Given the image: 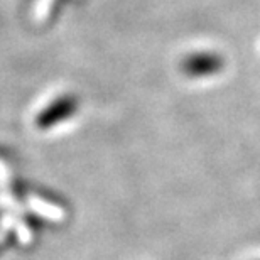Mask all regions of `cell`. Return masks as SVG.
<instances>
[{
	"label": "cell",
	"mask_w": 260,
	"mask_h": 260,
	"mask_svg": "<svg viewBox=\"0 0 260 260\" xmlns=\"http://www.w3.org/2000/svg\"><path fill=\"white\" fill-rule=\"evenodd\" d=\"M71 108H70V103L68 102H59V103H54L53 107L48 108L46 112H43L38 118V125L41 128L44 127H49L53 125V123H56L58 120H61V118H64L66 115H70Z\"/></svg>",
	"instance_id": "6da1fadb"
},
{
	"label": "cell",
	"mask_w": 260,
	"mask_h": 260,
	"mask_svg": "<svg viewBox=\"0 0 260 260\" xmlns=\"http://www.w3.org/2000/svg\"><path fill=\"white\" fill-rule=\"evenodd\" d=\"M7 250V245L5 243H0V255H2V252H5Z\"/></svg>",
	"instance_id": "7a4b0ae2"
}]
</instances>
